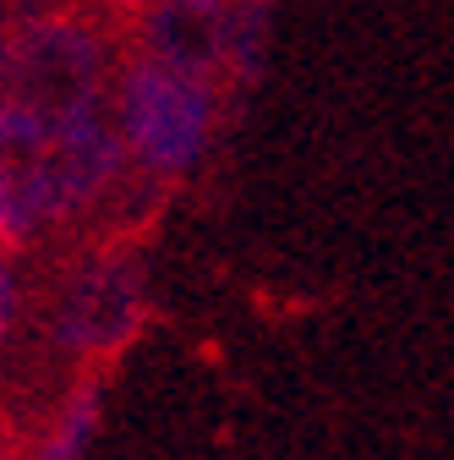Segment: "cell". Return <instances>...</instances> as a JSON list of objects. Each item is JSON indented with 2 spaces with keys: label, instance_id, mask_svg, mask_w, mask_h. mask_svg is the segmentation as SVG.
<instances>
[{
  "label": "cell",
  "instance_id": "obj_4",
  "mask_svg": "<svg viewBox=\"0 0 454 460\" xmlns=\"http://www.w3.org/2000/svg\"><path fill=\"white\" fill-rule=\"evenodd\" d=\"M127 143L116 132V115L104 104H88L66 121H49L44 143V170H39V208L44 225H72L93 214L127 176Z\"/></svg>",
  "mask_w": 454,
  "mask_h": 460
},
{
  "label": "cell",
  "instance_id": "obj_10",
  "mask_svg": "<svg viewBox=\"0 0 454 460\" xmlns=\"http://www.w3.org/2000/svg\"><path fill=\"white\" fill-rule=\"evenodd\" d=\"M0 93H6V33H0Z\"/></svg>",
  "mask_w": 454,
  "mask_h": 460
},
{
  "label": "cell",
  "instance_id": "obj_3",
  "mask_svg": "<svg viewBox=\"0 0 454 460\" xmlns=\"http://www.w3.org/2000/svg\"><path fill=\"white\" fill-rule=\"evenodd\" d=\"M148 329V269L132 247L83 258L49 302L55 351L77 362H109Z\"/></svg>",
  "mask_w": 454,
  "mask_h": 460
},
{
  "label": "cell",
  "instance_id": "obj_6",
  "mask_svg": "<svg viewBox=\"0 0 454 460\" xmlns=\"http://www.w3.org/2000/svg\"><path fill=\"white\" fill-rule=\"evenodd\" d=\"M44 143H49V121L0 99V252L28 247L44 230V208H39Z\"/></svg>",
  "mask_w": 454,
  "mask_h": 460
},
{
  "label": "cell",
  "instance_id": "obj_8",
  "mask_svg": "<svg viewBox=\"0 0 454 460\" xmlns=\"http://www.w3.org/2000/svg\"><path fill=\"white\" fill-rule=\"evenodd\" d=\"M268 66V0H231V33H224L219 88H252Z\"/></svg>",
  "mask_w": 454,
  "mask_h": 460
},
{
  "label": "cell",
  "instance_id": "obj_11",
  "mask_svg": "<svg viewBox=\"0 0 454 460\" xmlns=\"http://www.w3.org/2000/svg\"><path fill=\"white\" fill-rule=\"evenodd\" d=\"M0 460H12V455H6V449H0Z\"/></svg>",
  "mask_w": 454,
  "mask_h": 460
},
{
  "label": "cell",
  "instance_id": "obj_5",
  "mask_svg": "<svg viewBox=\"0 0 454 460\" xmlns=\"http://www.w3.org/2000/svg\"><path fill=\"white\" fill-rule=\"evenodd\" d=\"M231 0H143L137 6V55L219 83Z\"/></svg>",
  "mask_w": 454,
  "mask_h": 460
},
{
  "label": "cell",
  "instance_id": "obj_2",
  "mask_svg": "<svg viewBox=\"0 0 454 460\" xmlns=\"http://www.w3.org/2000/svg\"><path fill=\"white\" fill-rule=\"evenodd\" d=\"M104 72L109 44L99 22L77 6H49L33 17H17L6 33V93L39 121H66V115L104 104Z\"/></svg>",
  "mask_w": 454,
  "mask_h": 460
},
{
  "label": "cell",
  "instance_id": "obj_1",
  "mask_svg": "<svg viewBox=\"0 0 454 460\" xmlns=\"http://www.w3.org/2000/svg\"><path fill=\"white\" fill-rule=\"evenodd\" d=\"M224 115V88L192 72H176L132 55L116 83V132L127 143V159L148 181H187L208 159L214 132Z\"/></svg>",
  "mask_w": 454,
  "mask_h": 460
},
{
  "label": "cell",
  "instance_id": "obj_7",
  "mask_svg": "<svg viewBox=\"0 0 454 460\" xmlns=\"http://www.w3.org/2000/svg\"><path fill=\"white\" fill-rule=\"evenodd\" d=\"M99 417H104V384L99 378H83L61 400V411L49 417V433L39 438V455L33 460H88L93 433H99Z\"/></svg>",
  "mask_w": 454,
  "mask_h": 460
},
{
  "label": "cell",
  "instance_id": "obj_9",
  "mask_svg": "<svg viewBox=\"0 0 454 460\" xmlns=\"http://www.w3.org/2000/svg\"><path fill=\"white\" fill-rule=\"evenodd\" d=\"M17 313H22V285H17V269H12V258L0 252V345L12 340V329H17Z\"/></svg>",
  "mask_w": 454,
  "mask_h": 460
}]
</instances>
